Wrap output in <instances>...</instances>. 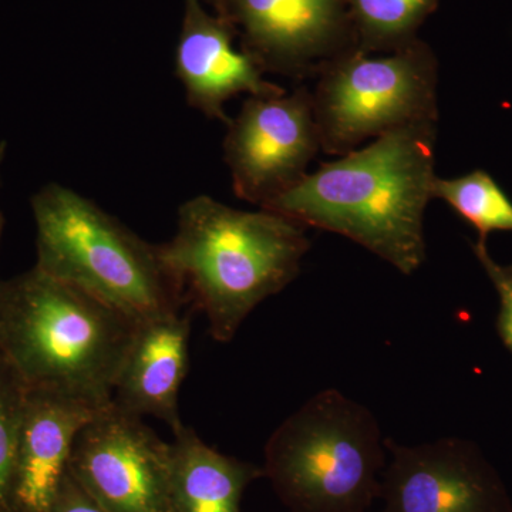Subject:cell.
Instances as JSON below:
<instances>
[{"mask_svg":"<svg viewBox=\"0 0 512 512\" xmlns=\"http://www.w3.org/2000/svg\"><path fill=\"white\" fill-rule=\"evenodd\" d=\"M437 121H417L320 165L261 210L356 242L403 275L426 261Z\"/></svg>","mask_w":512,"mask_h":512,"instance_id":"1","label":"cell"},{"mask_svg":"<svg viewBox=\"0 0 512 512\" xmlns=\"http://www.w3.org/2000/svg\"><path fill=\"white\" fill-rule=\"evenodd\" d=\"M305 227L272 211H244L198 195L178 211L160 245L185 299L204 313L212 338L228 343L259 303L284 291L311 249Z\"/></svg>","mask_w":512,"mask_h":512,"instance_id":"2","label":"cell"},{"mask_svg":"<svg viewBox=\"0 0 512 512\" xmlns=\"http://www.w3.org/2000/svg\"><path fill=\"white\" fill-rule=\"evenodd\" d=\"M138 323L39 268L0 284V356L28 389L110 403Z\"/></svg>","mask_w":512,"mask_h":512,"instance_id":"3","label":"cell"},{"mask_svg":"<svg viewBox=\"0 0 512 512\" xmlns=\"http://www.w3.org/2000/svg\"><path fill=\"white\" fill-rule=\"evenodd\" d=\"M40 271L143 322L187 305L183 286L151 245L79 192L52 184L33 200Z\"/></svg>","mask_w":512,"mask_h":512,"instance_id":"4","label":"cell"},{"mask_svg":"<svg viewBox=\"0 0 512 512\" xmlns=\"http://www.w3.org/2000/svg\"><path fill=\"white\" fill-rule=\"evenodd\" d=\"M386 453L375 414L329 387L276 427L262 470L289 512H367Z\"/></svg>","mask_w":512,"mask_h":512,"instance_id":"5","label":"cell"},{"mask_svg":"<svg viewBox=\"0 0 512 512\" xmlns=\"http://www.w3.org/2000/svg\"><path fill=\"white\" fill-rule=\"evenodd\" d=\"M315 79L320 148L330 156L407 124L439 120V62L421 39L386 55L352 50L326 63Z\"/></svg>","mask_w":512,"mask_h":512,"instance_id":"6","label":"cell"},{"mask_svg":"<svg viewBox=\"0 0 512 512\" xmlns=\"http://www.w3.org/2000/svg\"><path fill=\"white\" fill-rule=\"evenodd\" d=\"M320 150L312 92L305 86L249 96L224 140L235 195L261 208L301 183Z\"/></svg>","mask_w":512,"mask_h":512,"instance_id":"7","label":"cell"},{"mask_svg":"<svg viewBox=\"0 0 512 512\" xmlns=\"http://www.w3.org/2000/svg\"><path fill=\"white\" fill-rule=\"evenodd\" d=\"M67 470L107 512H173L170 443L113 400L80 431Z\"/></svg>","mask_w":512,"mask_h":512,"instance_id":"8","label":"cell"},{"mask_svg":"<svg viewBox=\"0 0 512 512\" xmlns=\"http://www.w3.org/2000/svg\"><path fill=\"white\" fill-rule=\"evenodd\" d=\"M214 6L265 74L315 79L326 63L357 49L346 0H214Z\"/></svg>","mask_w":512,"mask_h":512,"instance_id":"9","label":"cell"},{"mask_svg":"<svg viewBox=\"0 0 512 512\" xmlns=\"http://www.w3.org/2000/svg\"><path fill=\"white\" fill-rule=\"evenodd\" d=\"M380 512H505L493 477L456 440L404 446L384 440Z\"/></svg>","mask_w":512,"mask_h":512,"instance_id":"10","label":"cell"},{"mask_svg":"<svg viewBox=\"0 0 512 512\" xmlns=\"http://www.w3.org/2000/svg\"><path fill=\"white\" fill-rule=\"evenodd\" d=\"M227 20L212 15L201 0H185L183 25L175 49V74L187 101L210 119L229 124L224 104L238 94L275 96L286 90L265 79L258 63L239 46Z\"/></svg>","mask_w":512,"mask_h":512,"instance_id":"11","label":"cell"},{"mask_svg":"<svg viewBox=\"0 0 512 512\" xmlns=\"http://www.w3.org/2000/svg\"><path fill=\"white\" fill-rule=\"evenodd\" d=\"M107 404L55 390L28 389L16 446L13 512L49 511L69 468L74 441Z\"/></svg>","mask_w":512,"mask_h":512,"instance_id":"12","label":"cell"},{"mask_svg":"<svg viewBox=\"0 0 512 512\" xmlns=\"http://www.w3.org/2000/svg\"><path fill=\"white\" fill-rule=\"evenodd\" d=\"M190 336L191 320L181 312L138 323L113 403L138 417H156L173 433L180 430L178 399L190 363Z\"/></svg>","mask_w":512,"mask_h":512,"instance_id":"13","label":"cell"},{"mask_svg":"<svg viewBox=\"0 0 512 512\" xmlns=\"http://www.w3.org/2000/svg\"><path fill=\"white\" fill-rule=\"evenodd\" d=\"M173 434V512H242L245 491L258 478H264L262 467L220 453L191 427L183 426Z\"/></svg>","mask_w":512,"mask_h":512,"instance_id":"14","label":"cell"},{"mask_svg":"<svg viewBox=\"0 0 512 512\" xmlns=\"http://www.w3.org/2000/svg\"><path fill=\"white\" fill-rule=\"evenodd\" d=\"M441 0H346L357 49L386 55L420 39L419 30Z\"/></svg>","mask_w":512,"mask_h":512,"instance_id":"15","label":"cell"},{"mask_svg":"<svg viewBox=\"0 0 512 512\" xmlns=\"http://www.w3.org/2000/svg\"><path fill=\"white\" fill-rule=\"evenodd\" d=\"M433 198L443 200L480 232L484 242L490 232L512 231V202L484 171L457 178H434Z\"/></svg>","mask_w":512,"mask_h":512,"instance_id":"16","label":"cell"},{"mask_svg":"<svg viewBox=\"0 0 512 512\" xmlns=\"http://www.w3.org/2000/svg\"><path fill=\"white\" fill-rule=\"evenodd\" d=\"M28 387L0 356V512H13L16 446Z\"/></svg>","mask_w":512,"mask_h":512,"instance_id":"17","label":"cell"},{"mask_svg":"<svg viewBox=\"0 0 512 512\" xmlns=\"http://www.w3.org/2000/svg\"><path fill=\"white\" fill-rule=\"evenodd\" d=\"M476 252L500 295V333L508 348L512 350V274L495 264L488 255L483 241L478 242Z\"/></svg>","mask_w":512,"mask_h":512,"instance_id":"18","label":"cell"},{"mask_svg":"<svg viewBox=\"0 0 512 512\" xmlns=\"http://www.w3.org/2000/svg\"><path fill=\"white\" fill-rule=\"evenodd\" d=\"M47 512H107L83 490L69 470L64 474Z\"/></svg>","mask_w":512,"mask_h":512,"instance_id":"19","label":"cell"}]
</instances>
